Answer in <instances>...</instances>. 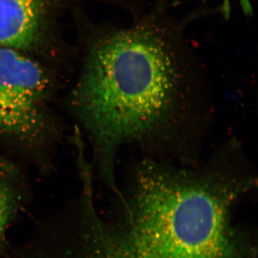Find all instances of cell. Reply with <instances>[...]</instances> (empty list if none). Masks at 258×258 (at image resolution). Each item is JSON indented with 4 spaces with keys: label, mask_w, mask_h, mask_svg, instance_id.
Masks as SVG:
<instances>
[{
    "label": "cell",
    "mask_w": 258,
    "mask_h": 258,
    "mask_svg": "<svg viewBox=\"0 0 258 258\" xmlns=\"http://www.w3.org/2000/svg\"><path fill=\"white\" fill-rule=\"evenodd\" d=\"M255 184L144 161L115 221L102 220L93 193H83L90 224L83 258H254L231 212Z\"/></svg>",
    "instance_id": "1"
},
{
    "label": "cell",
    "mask_w": 258,
    "mask_h": 258,
    "mask_svg": "<svg viewBox=\"0 0 258 258\" xmlns=\"http://www.w3.org/2000/svg\"><path fill=\"white\" fill-rule=\"evenodd\" d=\"M171 52L161 34L145 26L102 35L88 48L70 105L115 192L120 148L155 134L172 113L178 74Z\"/></svg>",
    "instance_id": "2"
},
{
    "label": "cell",
    "mask_w": 258,
    "mask_h": 258,
    "mask_svg": "<svg viewBox=\"0 0 258 258\" xmlns=\"http://www.w3.org/2000/svg\"><path fill=\"white\" fill-rule=\"evenodd\" d=\"M54 81L46 68L26 53L0 46V138L28 152L50 142Z\"/></svg>",
    "instance_id": "3"
},
{
    "label": "cell",
    "mask_w": 258,
    "mask_h": 258,
    "mask_svg": "<svg viewBox=\"0 0 258 258\" xmlns=\"http://www.w3.org/2000/svg\"><path fill=\"white\" fill-rule=\"evenodd\" d=\"M79 0H0V46L26 53L49 46L59 12Z\"/></svg>",
    "instance_id": "4"
},
{
    "label": "cell",
    "mask_w": 258,
    "mask_h": 258,
    "mask_svg": "<svg viewBox=\"0 0 258 258\" xmlns=\"http://www.w3.org/2000/svg\"><path fill=\"white\" fill-rule=\"evenodd\" d=\"M23 184L18 166L0 154V244L20 208Z\"/></svg>",
    "instance_id": "5"
}]
</instances>
